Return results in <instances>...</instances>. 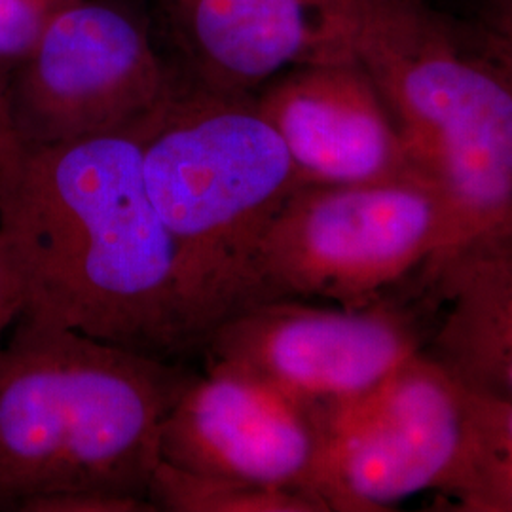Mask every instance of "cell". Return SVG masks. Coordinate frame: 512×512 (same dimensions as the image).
<instances>
[{
	"instance_id": "6da1fadb",
	"label": "cell",
	"mask_w": 512,
	"mask_h": 512,
	"mask_svg": "<svg viewBox=\"0 0 512 512\" xmlns=\"http://www.w3.org/2000/svg\"><path fill=\"white\" fill-rule=\"evenodd\" d=\"M148 129L19 145L0 164L4 319L169 361L198 351L175 247L145 183Z\"/></svg>"
},
{
	"instance_id": "7a4b0ae2",
	"label": "cell",
	"mask_w": 512,
	"mask_h": 512,
	"mask_svg": "<svg viewBox=\"0 0 512 512\" xmlns=\"http://www.w3.org/2000/svg\"><path fill=\"white\" fill-rule=\"evenodd\" d=\"M0 351V505L148 497L165 418L196 374L74 330L16 321Z\"/></svg>"
},
{
	"instance_id": "3957f363",
	"label": "cell",
	"mask_w": 512,
	"mask_h": 512,
	"mask_svg": "<svg viewBox=\"0 0 512 512\" xmlns=\"http://www.w3.org/2000/svg\"><path fill=\"white\" fill-rule=\"evenodd\" d=\"M148 196L173 241L198 351L251 302L256 251L302 186L255 95L184 82L143 141Z\"/></svg>"
},
{
	"instance_id": "277c9868",
	"label": "cell",
	"mask_w": 512,
	"mask_h": 512,
	"mask_svg": "<svg viewBox=\"0 0 512 512\" xmlns=\"http://www.w3.org/2000/svg\"><path fill=\"white\" fill-rule=\"evenodd\" d=\"M456 243L446 203L416 171L378 183L302 184L258 245L249 306H372Z\"/></svg>"
},
{
	"instance_id": "5b68a950",
	"label": "cell",
	"mask_w": 512,
	"mask_h": 512,
	"mask_svg": "<svg viewBox=\"0 0 512 512\" xmlns=\"http://www.w3.org/2000/svg\"><path fill=\"white\" fill-rule=\"evenodd\" d=\"M145 19L120 0H76L8 74L19 145L145 131L184 88Z\"/></svg>"
},
{
	"instance_id": "8992f818",
	"label": "cell",
	"mask_w": 512,
	"mask_h": 512,
	"mask_svg": "<svg viewBox=\"0 0 512 512\" xmlns=\"http://www.w3.org/2000/svg\"><path fill=\"white\" fill-rule=\"evenodd\" d=\"M469 391L425 349L385 382L323 414L313 497L325 512H382L442 492L458 467Z\"/></svg>"
},
{
	"instance_id": "52a82bcc",
	"label": "cell",
	"mask_w": 512,
	"mask_h": 512,
	"mask_svg": "<svg viewBox=\"0 0 512 512\" xmlns=\"http://www.w3.org/2000/svg\"><path fill=\"white\" fill-rule=\"evenodd\" d=\"M423 348L416 319L387 300L365 308L270 300L220 323L202 353L323 416L378 387Z\"/></svg>"
},
{
	"instance_id": "ba28073f",
	"label": "cell",
	"mask_w": 512,
	"mask_h": 512,
	"mask_svg": "<svg viewBox=\"0 0 512 512\" xmlns=\"http://www.w3.org/2000/svg\"><path fill=\"white\" fill-rule=\"evenodd\" d=\"M321 437L317 410L236 366L209 363L167 414L160 456L188 471L291 490L323 509L313 497Z\"/></svg>"
},
{
	"instance_id": "9c48e42d",
	"label": "cell",
	"mask_w": 512,
	"mask_h": 512,
	"mask_svg": "<svg viewBox=\"0 0 512 512\" xmlns=\"http://www.w3.org/2000/svg\"><path fill=\"white\" fill-rule=\"evenodd\" d=\"M186 80L255 95L296 67L353 59L349 0H156Z\"/></svg>"
},
{
	"instance_id": "30bf717a",
	"label": "cell",
	"mask_w": 512,
	"mask_h": 512,
	"mask_svg": "<svg viewBox=\"0 0 512 512\" xmlns=\"http://www.w3.org/2000/svg\"><path fill=\"white\" fill-rule=\"evenodd\" d=\"M300 184H365L414 173L384 95L353 59L296 67L255 93Z\"/></svg>"
},
{
	"instance_id": "8fae6325",
	"label": "cell",
	"mask_w": 512,
	"mask_h": 512,
	"mask_svg": "<svg viewBox=\"0 0 512 512\" xmlns=\"http://www.w3.org/2000/svg\"><path fill=\"white\" fill-rule=\"evenodd\" d=\"M423 275L440 311L425 353L467 389L512 401V226L442 253Z\"/></svg>"
},
{
	"instance_id": "7c38bea8",
	"label": "cell",
	"mask_w": 512,
	"mask_h": 512,
	"mask_svg": "<svg viewBox=\"0 0 512 512\" xmlns=\"http://www.w3.org/2000/svg\"><path fill=\"white\" fill-rule=\"evenodd\" d=\"M467 391L461 456L440 494L458 511L512 512V401Z\"/></svg>"
},
{
	"instance_id": "4fadbf2b",
	"label": "cell",
	"mask_w": 512,
	"mask_h": 512,
	"mask_svg": "<svg viewBox=\"0 0 512 512\" xmlns=\"http://www.w3.org/2000/svg\"><path fill=\"white\" fill-rule=\"evenodd\" d=\"M158 511L323 512L306 495L239 478L188 471L160 459L148 490Z\"/></svg>"
},
{
	"instance_id": "5bb4252c",
	"label": "cell",
	"mask_w": 512,
	"mask_h": 512,
	"mask_svg": "<svg viewBox=\"0 0 512 512\" xmlns=\"http://www.w3.org/2000/svg\"><path fill=\"white\" fill-rule=\"evenodd\" d=\"M76 0H0V71L10 74L31 54L48 23Z\"/></svg>"
},
{
	"instance_id": "9a60e30c",
	"label": "cell",
	"mask_w": 512,
	"mask_h": 512,
	"mask_svg": "<svg viewBox=\"0 0 512 512\" xmlns=\"http://www.w3.org/2000/svg\"><path fill=\"white\" fill-rule=\"evenodd\" d=\"M21 511L33 512H156L150 499L135 495L84 494L50 495L27 503Z\"/></svg>"
},
{
	"instance_id": "2e32d148",
	"label": "cell",
	"mask_w": 512,
	"mask_h": 512,
	"mask_svg": "<svg viewBox=\"0 0 512 512\" xmlns=\"http://www.w3.org/2000/svg\"><path fill=\"white\" fill-rule=\"evenodd\" d=\"M473 29L488 54L512 78V0H482Z\"/></svg>"
},
{
	"instance_id": "e0dca14e",
	"label": "cell",
	"mask_w": 512,
	"mask_h": 512,
	"mask_svg": "<svg viewBox=\"0 0 512 512\" xmlns=\"http://www.w3.org/2000/svg\"><path fill=\"white\" fill-rule=\"evenodd\" d=\"M18 148L19 143L12 129L8 107V74L0 71V164L6 162Z\"/></svg>"
},
{
	"instance_id": "ac0fdd59",
	"label": "cell",
	"mask_w": 512,
	"mask_h": 512,
	"mask_svg": "<svg viewBox=\"0 0 512 512\" xmlns=\"http://www.w3.org/2000/svg\"><path fill=\"white\" fill-rule=\"evenodd\" d=\"M0 321H4V313H2V306H0Z\"/></svg>"
}]
</instances>
